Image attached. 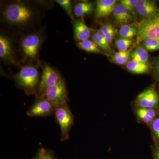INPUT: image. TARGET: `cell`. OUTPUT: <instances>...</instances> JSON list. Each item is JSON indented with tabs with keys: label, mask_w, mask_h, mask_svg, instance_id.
Returning a JSON list of instances; mask_svg holds the SVG:
<instances>
[{
	"label": "cell",
	"mask_w": 159,
	"mask_h": 159,
	"mask_svg": "<svg viewBox=\"0 0 159 159\" xmlns=\"http://www.w3.org/2000/svg\"><path fill=\"white\" fill-rule=\"evenodd\" d=\"M41 41V38L37 34H29L24 38L22 40L21 47L25 57L36 59Z\"/></svg>",
	"instance_id": "52a82bcc"
},
{
	"label": "cell",
	"mask_w": 159,
	"mask_h": 159,
	"mask_svg": "<svg viewBox=\"0 0 159 159\" xmlns=\"http://www.w3.org/2000/svg\"><path fill=\"white\" fill-rule=\"evenodd\" d=\"M54 114L60 128L61 140L64 142L69 139L70 129L74 123V116L67 104L55 107Z\"/></svg>",
	"instance_id": "3957f363"
},
{
	"label": "cell",
	"mask_w": 159,
	"mask_h": 159,
	"mask_svg": "<svg viewBox=\"0 0 159 159\" xmlns=\"http://www.w3.org/2000/svg\"><path fill=\"white\" fill-rule=\"evenodd\" d=\"M142 44L147 51H153L159 50V41L156 39H145L142 41Z\"/></svg>",
	"instance_id": "7402d4cb"
},
{
	"label": "cell",
	"mask_w": 159,
	"mask_h": 159,
	"mask_svg": "<svg viewBox=\"0 0 159 159\" xmlns=\"http://www.w3.org/2000/svg\"><path fill=\"white\" fill-rule=\"evenodd\" d=\"M126 67L129 71L133 74H145L149 71V66L147 64L138 62L132 60L126 64Z\"/></svg>",
	"instance_id": "9a60e30c"
},
{
	"label": "cell",
	"mask_w": 159,
	"mask_h": 159,
	"mask_svg": "<svg viewBox=\"0 0 159 159\" xmlns=\"http://www.w3.org/2000/svg\"><path fill=\"white\" fill-rule=\"evenodd\" d=\"M132 43L131 39L120 38L115 41V45L119 51H126L129 50V48L132 45Z\"/></svg>",
	"instance_id": "603a6c76"
},
{
	"label": "cell",
	"mask_w": 159,
	"mask_h": 159,
	"mask_svg": "<svg viewBox=\"0 0 159 159\" xmlns=\"http://www.w3.org/2000/svg\"><path fill=\"white\" fill-rule=\"evenodd\" d=\"M92 40H93V42L95 43L97 45L99 46V48H101L102 50H103L107 54V49L106 48L104 44L102 43L99 35L97 34V31L94 32L93 34V36H92Z\"/></svg>",
	"instance_id": "4316f807"
},
{
	"label": "cell",
	"mask_w": 159,
	"mask_h": 159,
	"mask_svg": "<svg viewBox=\"0 0 159 159\" xmlns=\"http://www.w3.org/2000/svg\"><path fill=\"white\" fill-rule=\"evenodd\" d=\"M55 2L62 7L63 9H64L69 17L72 20H74V17L73 16L71 1L70 0H57L55 1Z\"/></svg>",
	"instance_id": "d4e9b609"
},
{
	"label": "cell",
	"mask_w": 159,
	"mask_h": 159,
	"mask_svg": "<svg viewBox=\"0 0 159 159\" xmlns=\"http://www.w3.org/2000/svg\"><path fill=\"white\" fill-rule=\"evenodd\" d=\"M152 21L159 25V13H158L154 17L150 18Z\"/></svg>",
	"instance_id": "1f68e13d"
},
{
	"label": "cell",
	"mask_w": 159,
	"mask_h": 159,
	"mask_svg": "<svg viewBox=\"0 0 159 159\" xmlns=\"http://www.w3.org/2000/svg\"><path fill=\"white\" fill-rule=\"evenodd\" d=\"M102 32L105 34L107 42L109 44L112 42L116 33V29L113 25L110 24L103 25L101 28Z\"/></svg>",
	"instance_id": "44dd1931"
},
{
	"label": "cell",
	"mask_w": 159,
	"mask_h": 159,
	"mask_svg": "<svg viewBox=\"0 0 159 159\" xmlns=\"http://www.w3.org/2000/svg\"><path fill=\"white\" fill-rule=\"evenodd\" d=\"M139 27L125 25L121 26L119 30V34L121 38L131 39L139 35Z\"/></svg>",
	"instance_id": "e0dca14e"
},
{
	"label": "cell",
	"mask_w": 159,
	"mask_h": 159,
	"mask_svg": "<svg viewBox=\"0 0 159 159\" xmlns=\"http://www.w3.org/2000/svg\"><path fill=\"white\" fill-rule=\"evenodd\" d=\"M152 67L155 76L158 80H159V57L155 60Z\"/></svg>",
	"instance_id": "f546056e"
},
{
	"label": "cell",
	"mask_w": 159,
	"mask_h": 159,
	"mask_svg": "<svg viewBox=\"0 0 159 159\" xmlns=\"http://www.w3.org/2000/svg\"><path fill=\"white\" fill-rule=\"evenodd\" d=\"M77 44L80 48L87 52L97 54L103 53L99 46L97 45L93 41L89 39L84 40L81 41H78Z\"/></svg>",
	"instance_id": "ac0fdd59"
},
{
	"label": "cell",
	"mask_w": 159,
	"mask_h": 159,
	"mask_svg": "<svg viewBox=\"0 0 159 159\" xmlns=\"http://www.w3.org/2000/svg\"><path fill=\"white\" fill-rule=\"evenodd\" d=\"M136 12L139 17L144 20L154 17L158 13L156 2L152 0H139L136 8Z\"/></svg>",
	"instance_id": "30bf717a"
},
{
	"label": "cell",
	"mask_w": 159,
	"mask_h": 159,
	"mask_svg": "<svg viewBox=\"0 0 159 159\" xmlns=\"http://www.w3.org/2000/svg\"><path fill=\"white\" fill-rule=\"evenodd\" d=\"M13 54L10 40L1 34L0 36V57L1 59L12 61Z\"/></svg>",
	"instance_id": "5bb4252c"
},
{
	"label": "cell",
	"mask_w": 159,
	"mask_h": 159,
	"mask_svg": "<svg viewBox=\"0 0 159 159\" xmlns=\"http://www.w3.org/2000/svg\"><path fill=\"white\" fill-rule=\"evenodd\" d=\"M115 22L118 25H126L133 20V15L121 4H117L113 11Z\"/></svg>",
	"instance_id": "7c38bea8"
},
{
	"label": "cell",
	"mask_w": 159,
	"mask_h": 159,
	"mask_svg": "<svg viewBox=\"0 0 159 159\" xmlns=\"http://www.w3.org/2000/svg\"><path fill=\"white\" fill-rule=\"evenodd\" d=\"M138 116L146 123L153 122L156 116V111L152 108H140L137 111Z\"/></svg>",
	"instance_id": "ffe728a7"
},
{
	"label": "cell",
	"mask_w": 159,
	"mask_h": 159,
	"mask_svg": "<svg viewBox=\"0 0 159 159\" xmlns=\"http://www.w3.org/2000/svg\"><path fill=\"white\" fill-rule=\"evenodd\" d=\"M139 0H121L119 3L124 6L132 14L136 12V8Z\"/></svg>",
	"instance_id": "484cf974"
},
{
	"label": "cell",
	"mask_w": 159,
	"mask_h": 159,
	"mask_svg": "<svg viewBox=\"0 0 159 159\" xmlns=\"http://www.w3.org/2000/svg\"><path fill=\"white\" fill-rule=\"evenodd\" d=\"M55 108L45 97L38 98L27 111V115L30 117H46L54 114Z\"/></svg>",
	"instance_id": "8992f818"
},
{
	"label": "cell",
	"mask_w": 159,
	"mask_h": 159,
	"mask_svg": "<svg viewBox=\"0 0 159 159\" xmlns=\"http://www.w3.org/2000/svg\"><path fill=\"white\" fill-rule=\"evenodd\" d=\"M59 73L49 66L43 70L38 93V97H42L47 89L55 85L62 80Z\"/></svg>",
	"instance_id": "5b68a950"
},
{
	"label": "cell",
	"mask_w": 159,
	"mask_h": 159,
	"mask_svg": "<svg viewBox=\"0 0 159 159\" xmlns=\"http://www.w3.org/2000/svg\"><path fill=\"white\" fill-rule=\"evenodd\" d=\"M93 10V5L90 2H80L75 6L74 14L77 17H82L90 14Z\"/></svg>",
	"instance_id": "2e32d148"
},
{
	"label": "cell",
	"mask_w": 159,
	"mask_h": 159,
	"mask_svg": "<svg viewBox=\"0 0 159 159\" xmlns=\"http://www.w3.org/2000/svg\"><path fill=\"white\" fill-rule=\"evenodd\" d=\"M130 50H129L126 51H119L115 53V54L112 57L115 59L122 58V57H127L130 55Z\"/></svg>",
	"instance_id": "f1b7e54d"
},
{
	"label": "cell",
	"mask_w": 159,
	"mask_h": 159,
	"mask_svg": "<svg viewBox=\"0 0 159 159\" xmlns=\"http://www.w3.org/2000/svg\"><path fill=\"white\" fill-rule=\"evenodd\" d=\"M74 37L79 41L88 39L91 35V29L82 19L76 21L74 23Z\"/></svg>",
	"instance_id": "4fadbf2b"
},
{
	"label": "cell",
	"mask_w": 159,
	"mask_h": 159,
	"mask_svg": "<svg viewBox=\"0 0 159 159\" xmlns=\"http://www.w3.org/2000/svg\"><path fill=\"white\" fill-rule=\"evenodd\" d=\"M131 55L127 56V57H122V58H118V59H115V58L111 57V61L112 62L115 63L118 65H124L127 64L129 61V60L131 58Z\"/></svg>",
	"instance_id": "83f0119b"
},
{
	"label": "cell",
	"mask_w": 159,
	"mask_h": 159,
	"mask_svg": "<svg viewBox=\"0 0 159 159\" xmlns=\"http://www.w3.org/2000/svg\"><path fill=\"white\" fill-rule=\"evenodd\" d=\"M43 97H45L52 103L54 108L67 104V92L63 80H61L55 85L47 89Z\"/></svg>",
	"instance_id": "277c9868"
},
{
	"label": "cell",
	"mask_w": 159,
	"mask_h": 159,
	"mask_svg": "<svg viewBox=\"0 0 159 159\" xmlns=\"http://www.w3.org/2000/svg\"><path fill=\"white\" fill-rule=\"evenodd\" d=\"M4 16L7 21L15 25H25L31 20L33 11L25 4L21 2L11 3L4 11Z\"/></svg>",
	"instance_id": "7a4b0ae2"
},
{
	"label": "cell",
	"mask_w": 159,
	"mask_h": 159,
	"mask_svg": "<svg viewBox=\"0 0 159 159\" xmlns=\"http://www.w3.org/2000/svg\"><path fill=\"white\" fill-rule=\"evenodd\" d=\"M159 103V97L152 88L146 89L137 97L136 104L142 108H152Z\"/></svg>",
	"instance_id": "9c48e42d"
},
{
	"label": "cell",
	"mask_w": 159,
	"mask_h": 159,
	"mask_svg": "<svg viewBox=\"0 0 159 159\" xmlns=\"http://www.w3.org/2000/svg\"><path fill=\"white\" fill-rule=\"evenodd\" d=\"M152 127L156 135L159 139V118L154 120L152 122Z\"/></svg>",
	"instance_id": "4dcf8cb0"
},
{
	"label": "cell",
	"mask_w": 159,
	"mask_h": 159,
	"mask_svg": "<svg viewBox=\"0 0 159 159\" xmlns=\"http://www.w3.org/2000/svg\"><path fill=\"white\" fill-rule=\"evenodd\" d=\"M117 1L116 0H99L97 2L95 14L98 18H105L110 15L113 11Z\"/></svg>",
	"instance_id": "8fae6325"
},
{
	"label": "cell",
	"mask_w": 159,
	"mask_h": 159,
	"mask_svg": "<svg viewBox=\"0 0 159 159\" xmlns=\"http://www.w3.org/2000/svg\"><path fill=\"white\" fill-rule=\"evenodd\" d=\"M15 79L20 87L27 94H34L38 97L39 76L38 69L32 66L23 67Z\"/></svg>",
	"instance_id": "6da1fadb"
},
{
	"label": "cell",
	"mask_w": 159,
	"mask_h": 159,
	"mask_svg": "<svg viewBox=\"0 0 159 159\" xmlns=\"http://www.w3.org/2000/svg\"><path fill=\"white\" fill-rule=\"evenodd\" d=\"M32 159H57L51 151L43 148H40Z\"/></svg>",
	"instance_id": "cb8c5ba5"
},
{
	"label": "cell",
	"mask_w": 159,
	"mask_h": 159,
	"mask_svg": "<svg viewBox=\"0 0 159 159\" xmlns=\"http://www.w3.org/2000/svg\"><path fill=\"white\" fill-rule=\"evenodd\" d=\"M138 27L139 30L138 42L147 38L153 39L159 41V25L151 19L143 20Z\"/></svg>",
	"instance_id": "ba28073f"
},
{
	"label": "cell",
	"mask_w": 159,
	"mask_h": 159,
	"mask_svg": "<svg viewBox=\"0 0 159 159\" xmlns=\"http://www.w3.org/2000/svg\"><path fill=\"white\" fill-rule=\"evenodd\" d=\"M155 158L156 159H159V148L156 152Z\"/></svg>",
	"instance_id": "d6a6232c"
},
{
	"label": "cell",
	"mask_w": 159,
	"mask_h": 159,
	"mask_svg": "<svg viewBox=\"0 0 159 159\" xmlns=\"http://www.w3.org/2000/svg\"><path fill=\"white\" fill-rule=\"evenodd\" d=\"M132 60L147 64L148 60V54L146 49L142 45H139L131 54Z\"/></svg>",
	"instance_id": "d6986e66"
}]
</instances>
